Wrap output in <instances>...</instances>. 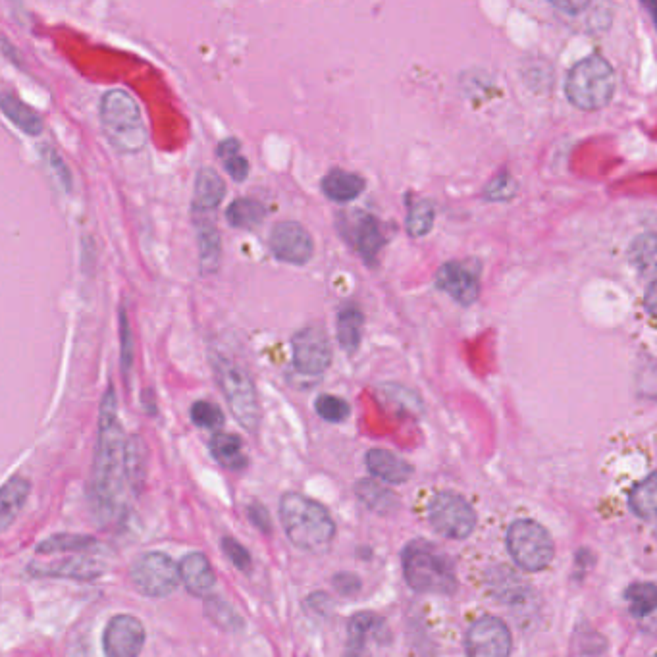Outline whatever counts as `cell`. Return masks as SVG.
Wrapping results in <instances>:
<instances>
[{"mask_svg": "<svg viewBox=\"0 0 657 657\" xmlns=\"http://www.w3.org/2000/svg\"><path fill=\"white\" fill-rule=\"evenodd\" d=\"M126 486V432L118 415L116 390L110 382L99 409V432L89 482L91 513L103 528L124 523L128 515Z\"/></svg>", "mask_w": 657, "mask_h": 657, "instance_id": "6da1fadb", "label": "cell"}, {"mask_svg": "<svg viewBox=\"0 0 657 657\" xmlns=\"http://www.w3.org/2000/svg\"><path fill=\"white\" fill-rule=\"evenodd\" d=\"M280 521L291 544L303 552H326L336 536L330 513L301 494H284L280 500Z\"/></svg>", "mask_w": 657, "mask_h": 657, "instance_id": "7a4b0ae2", "label": "cell"}, {"mask_svg": "<svg viewBox=\"0 0 657 657\" xmlns=\"http://www.w3.org/2000/svg\"><path fill=\"white\" fill-rule=\"evenodd\" d=\"M101 128L108 143L124 153L135 155L147 143V128L141 108L126 89H108L99 105Z\"/></svg>", "mask_w": 657, "mask_h": 657, "instance_id": "3957f363", "label": "cell"}, {"mask_svg": "<svg viewBox=\"0 0 657 657\" xmlns=\"http://www.w3.org/2000/svg\"><path fill=\"white\" fill-rule=\"evenodd\" d=\"M401 559L405 580L415 592L449 596L457 590L453 563L434 544L415 540L405 546Z\"/></svg>", "mask_w": 657, "mask_h": 657, "instance_id": "277c9868", "label": "cell"}, {"mask_svg": "<svg viewBox=\"0 0 657 657\" xmlns=\"http://www.w3.org/2000/svg\"><path fill=\"white\" fill-rule=\"evenodd\" d=\"M209 361L214 370V378L226 397L232 415L247 432L255 434L261 422V409H259L257 390L249 372L218 351H211Z\"/></svg>", "mask_w": 657, "mask_h": 657, "instance_id": "5b68a950", "label": "cell"}, {"mask_svg": "<svg viewBox=\"0 0 657 657\" xmlns=\"http://www.w3.org/2000/svg\"><path fill=\"white\" fill-rule=\"evenodd\" d=\"M615 93V72L600 54L577 62L565 79V95L580 110H600L611 103Z\"/></svg>", "mask_w": 657, "mask_h": 657, "instance_id": "8992f818", "label": "cell"}, {"mask_svg": "<svg viewBox=\"0 0 657 657\" xmlns=\"http://www.w3.org/2000/svg\"><path fill=\"white\" fill-rule=\"evenodd\" d=\"M507 550L513 561L528 573L544 571L555 555L550 532L530 519H519L509 526Z\"/></svg>", "mask_w": 657, "mask_h": 657, "instance_id": "52a82bcc", "label": "cell"}, {"mask_svg": "<svg viewBox=\"0 0 657 657\" xmlns=\"http://www.w3.org/2000/svg\"><path fill=\"white\" fill-rule=\"evenodd\" d=\"M135 590L147 598H168L180 584L178 565L162 552L141 553L130 569Z\"/></svg>", "mask_w": 657, "mask_h": 657, "instance_id": "ba28073f", "label": "cell"}, {"mask_svg": "<svg viewBox=\"0 0 657 657\" xmlns=\"http://www.w3.org/2000/svg\"><path fill=\"white\" fill-rule=\"evenodd\" d=\"M430 525L449 540H465L476 526V515L469 501L453 492L436 494L428 505Z\"/></svg>", "mask_w": 657, "mask_h": 657, "instance_id": "9c48e42d", "label": "cell"}, {"mask_svg": "<svg viewBox=\"0 0 657 657\" xmlns=\"http://www.w3.org/2000/svg\"><path fill=\"white\" fill-rule=\"evenodd\" d=\"M293 367L305 376H320L332 363V347L322 326L311 324L299 330L293 340Z\"/></svg>", "mask_w": 657, "mask_h": 657, "instance_id": "30bf717a", "label": "cell"}, {"mask_svg": "<svg viewBox=\"0 0 657 657\" xmlns=\"http://www.w3.org/2000/svg\"><path fill=\"white\" fill-rule=\"evenodd\" d=\"M145 625L128 613L114 615L103 632L105 657H139L145 648Z\"/></svg>", "mask_w": 657, "mask_h": 657, "instance_id": "8fae6325", "label": "cell"}, {"mask_svg": "<svg viewBox=\"0 0 657 657\" xmlns=\"http://www.w3.org/2000/svg\"><path fill=\"white\" fill-rule=\"evenodd\" d=\"M511 646L513 642L507 625L492 615L474 621L467 632L469 657H509Z\"/></svg>", "mask_w": 657, "mask_h": 657, "instance_id": "7c38bea8", "label": "cell"}, {"mask_svg": "<svg viewBox=\"0 0 657 657\" xmlns=\"http://www.w3.org/2000/svg\"><path fill=\"white\" fill-rule=\"evenodd\" d=\"M270 251L282 263L307 264L313 259L315 243L311 234L299 222H280L272 228Z\"/></svg>", "mask_w": 657, "mask_h": 657, "instance_id": "4fadbf2b", "label": "cell"}, {"mask_svg": "<svg viewBox=\"0 0 657 657\" xmlns=\"http://www.w3.org/2000/svg\"><path fill=\"white\" fill-rule=\"evenodd\" d=\"M342 216L345 220L342 230L347 236V241L355 247V251L363 257L365 263H376V257L386 243L378 220L367 212H353Z\"/></svg>", "mask_w": 657, "mask_h": 657, "instance_id": "5bb4252c", "label": "cell"}, {"mask_svg": "<svg viewBox=\"0 0 657 657\" xmlns=\"http://www.w3.org/2000/svg\"><path fill=\"white\" fill-rule=\"evenodd\" d=\"M105 571V565L89 555H70L47 565L31 563L27 567V573L37 579L97 580L105 575Z\"/></svg>", "mask_w": 657, "mask_h": 657, "instance_id": "9a60e30c", "label": "cell"}, {"mask_svg": "<svg viewBox=\"0 0 657 657\" xmlns=\"http://www.w3.org/2000/svg\"><path fill=\"white\" fill-rule=\"evenodd\" d=\"M436 288L446 291L459 305L469 307L478 299L480 280L471 264L449 261L436 272Z\"/></svg>", "mask_w": 657, "mask_h": 657, "instance_id": "2e32d148", "label": "cell"}, {"mask_svg": "<svg viewBox=\"0 0 657 657\" xmlns=\"http://www.w3.org/2000/svg\"><path fill=\"white\" fill-rule=\"evenodd\" d=\"M370 640H388L384 621L374 613H357L347 625V650L345 657H370Z\"/></svg>", "mask_w": 657, "mask_h": 657, "instance_id": "e0dca14e", "label": "cell"}, {"mask_svg": "<svg viewBox=\"0 0 657 657\" xmlns=\"http://www.w3.org/2000/svg\"><path fill=\"white\" fill-rule=\"evenodd\" d=\"M180 582L193 596H207L216 584V577L205 553H187L178 565Z\"/></svg>", "mask_w": 657, "mask_h": 657, "instance_id": "ac0fdd59", "label": "cell"}, {"mask_svg": "<svg viewBox=\"0 0 657 657\" xmlns=\"http://www.w3.org/2000/svg\"><path fill=\"white\" fill-rule=\"evenodd\" d=\"M226 197V184L212 168H201L193 187V211L197 216L216 211Z\"/></svg>", "mask_w": 657, "mask_h": 657, "instance_id": "d6986e66", "label": "cell"}, {"mask_svg": "<svg viewBox=\"0 0 657 657\" xmlns=\"http://www.w3.org/2000/svg\"><path fill=\"white\" fill-rule=\"evenodd\" d=\"M31 484L24 476H12L0 486V534L6 532L24 511Z\"/></svg>", "mask_w": 657, "mask_h": 657, "instance_id": "ffe728a7", "label": "cell"}, {"mask_svg": "<svg viewBox=\"0 0 657 657\" xmlns=\"http://www.w3.org/2000/svg\"><path fill=\"white\" fill-rule=\"evenodd\" d=\"M367 467L376 478L388 484H403L411 478L413 467L386 449H370L367 453Z\"/></svg>", "mask_w": 657, "mask_h": 657, "instance_id": "44dd1931", "label": "cell"}, {"mask_svg": "<svg viewBox=\"0 0 657 657\" xmlns=\"http://www.w3.org/2000/svg\"><path fill=\"white\" fill-rule=\"evenodd\" d=\"M322 191L334 203H349L365 191V180L357 174L334 168L324 176Z\"/></svg>", "mask_w": 657, "mask_h": 657, "instance_id": "7402d4cb", "label": "cell"}, {"mask_svg": "<svg viewBox=\"0 0 657 657\" xmlns=\"http://www.w3.org/2000/svg\"><path fill=\"white\" fill-rule=\"evenodd\" d=\"M197 243H199L201 272L214 274L222 259V239L211 220L197 218Z\"/></svg>", "mask_w": 657, "mask_h": 657, "instance_id": "603a6c76", "label": "cell"}, {"mask_svg": "<svg viewBox=\"0 0 657 657\" xmlns=\"http://www.w3.org/2000/svg\"><path fill=\"white\" fill-rule=\"evenodd\" d=\"M0 110L4 112V116L22 132L27 135H41L43 133V118L31 108L26 105L20 97L12 95V93H2L0 95Z\"/></svg>", "mask_w": 657, "mask_h": 657, "instance_id": "cb8c5ba5", "label": "cell"}, {"mask_svg": "<svg viewBox=\"0 0 657 657\" xmlns=\"http://www.w3.org/2000/svg\"><path fill=\"white\" fill-rule=\"evenodd\" d=\"M147 465H149V449L143 438L130 436L126 440V482L135 494H139L147 480Z\"/></svg>", "mask_w": 657, "mask_h": 657, "instance_id": "d4e9b609", "label": "cell"}, {"mask_svg": "<svg viewBox=\"0 0 657 657\" xmlns=\"http://www.w3.org/2000/svg\"><path fill=\"white\" fill-rule=\"evenodd\" d=\"M212 457L228 471H243L247 467V457L243 453V444L234 434H214L211 438Z\"/></svg>", "mask_w": 657, "mask_h": 657, "instance_id": "484cf974", "label": "cell"}, {"mask_svg": "<svg viewBox=\"0 0 657 657\" xmlns=\"http://www.w3.org/2000/svg\"><path fill=\"white\" fill-rule=\"evenodd\" d=\"M365 315L357 305L343 307L338 315V342L345 353H355L363 340Z\"/></svg>", "mask_w": 657, "mask_h": 657, "instance_id": "4316f807", "label": "cell"}, {"mask_svg": "<svg viewBox=\"0 0 657 657\" xmlns=\"http://www.w3.org/2000/svg\"><path fill=\"white\" fill-rule=\"evenodd\" d=\"M355 494L370 511H374L378 515L388 517V515H394L395 511L399 509V500L395 498L394 492H390L388 488L380 486L374 480H359L355 486Z\"/></svg>", "mask_w": 657, "mask_h": 657, "instance_id": "83f0119b", "label": "cell"}, {"mask_svg": "<svg viewBox=\"0 0 657 657\" xmlns=\"http://www.w3.org/2000/svg\"><path fill=\"white\" fill-rule=\"evenodd\" d=\"M99 548V540L87 534H54L47 540L39 542L35 552L39 555H53V553L93 552Z\"/></svg>", "mask_w": 657, "mask_h": 657, "instance_id": "f1b7e54d", "label": "cell"}, {"mask_svg": "<svg viewBox=\"0 0 657 657\" xmlns=\"http://www.w3.org/2000/svg\"><path fill=\"white\" fill-rule=\"evenodd\" d=\"M490 590L492 596L500 598L505 604H519L525 598V586L507 567H496L490 571Z\"/></svg>", "mask_w": 657, "mask_h": 657, "instance_id": "f546056e", "label": "cell"}, {"mask_svg": "<svg viewBox=\"0 0 657 657\" xmlns=\"http://www.w3.org/2000/svg\"><path fill=\"white\" fill-rule=\"evenodd\" d=\"M264 216H266V209H264L263 203H259L255 199H247V197L236 199L226 211L228 224L239 230H251V228L259 226L263 222Z\"/></svg>", "mask_w": 657, "mask_h": 657, "instance_id": "4dcf8cb0", "label": "cell"}, {"mask_svg": "<svg viewBox=\"0 0 657 657\" xmlns=\"http://www.w3.org/2000/svg\"><path fill=\"white\" fill-rule=\"evenodd\" d=\"M656 473H650L636 488L629 494V505L631 511L644 519V521H654L656 517Z\"/></svg>", "mask_w": 657, "mask_h": 657, "instance_id": "1f68e13d", "label": "cell"}, {"mask_svg": "<svg viewBox=\"0 0 657 657\" xmlns=\"http://www.w3.org/2000/svg\"><path fill=\"white\" fill-rule=\"evenodd\" d=\"M625 600L629 602L632 617L644 619L652 615L657 607V590L654 582H636L625 590Z\"/></svg>", "mask_w": 657, "mask_h": 657, "instance_id": "d6a6232c", "label": "cell"}, {"mask_svg": "<svg viewBox=\"0 0 657 657\" xmlns=\"http://www.w3.org/2000/svg\"><path fill=\"white\" fill-rule=\"evenodd\" d=\"M205 613L211 619L212 625L224 632H239L243 629V619L236 609L222 598H207Z\"/></svg>", "mask_w": 657, "mask_h": 657, "instance_id": "836d02e7", "label": "cell"}, {"mask_svg": "<svg viewBox=\"0 0 657 657\" xmlns=\"http://www.w3.org/2000/svg\"><path fill=\"white\" fill-rule=\"evenodd\" d=\"M382 397L386 405H392L395 413L399 415H421L422 403L421 399L415 395V392L399 386V384H386L382 386Z\"/></svg>", "mask_w": 657, "mask_h": 657, "instance_id": "e575fe53", "label": "cell"}, {"mask_svg": "<svg viewBox=\"0 0 657 657\" xmlns=\"http://www.w3.org/2000/svg\"><path fill=\"white\" fill-rule=\"evenodd\" d=\"M239 151H241V145H239V141H237L236 137H228V139H224V141L218 145V149H216L218 157L224 162L226 172H228L236 182H243V180L249 176V162H247V158L243 157Z\"/></svg>", "mask_w": 657, "mask_h": 657, "instance_id": "d590c367", "label": "cell"}, {"mask_svg": "<svg viewBox=\"0 0 657 657\" xmlns=\"http://www.w3.org/2000/svg\"><path fill=\"white\" fill-rule=\"evenodd\" d=\"M657 241L654 234L636 237L629 247V261L640 274H652L656 268Z\"/></svg>", "mask_w": 657, "mask_h": 657, "instance_id": "8d00e7d4", "label": "cell"}, {"mask_svg": "<svg viewBox=\"0 0 657 657\" xmlns=\"http://www.w3.org/2000/svg\"><path fill=\"white\" fill-rule=\"evenodd\" d=\"M434 220H436V209L430 201L415 203L409 211L407 222H405L409 236L424 237L426 234H430Z\"/></svg>", "mask_w": 657, "mask_h": 657, "instance_id": "74e56055", "label": "cell"}, {"mask_svg": "<svg viewBox=\"0 0 657 657\" xmlns=\"http://www.w3.org/2000/svg\"><path fill=\"white\" fill-rule=\"evenodd\" d=\"M189 417L195 426L205 430H218L224 424V413L211 401H197L189 409Z\"/></svg>", "mask_w": 657, "mask_h": 657, "instance_id": "f35d334b", "label": "cell"}, {"mask_svg": "<svg viewBox=\"0 0 657 657\" xmlns=\"http://www.w3.org/2000/svg\"><path fill=\"white\" fill-rule=\"evenodd\" d=\"M315 411L320 419L334 422V424L345 421L351 413L347 401H343L342 397H334V395H318V399L315 401Z\"/></svg>", "mask_w": 657, "mask_h": 657, "instance_id": "ab89813d", "label": "cell"}, {"mask_svg": "<svg viewBox=\"0 0 657 657\" xmlns=\"http://www.w3.org/2000/svg\"><path fill=\"white\" fill-rule=\"evenodd\" d=\"M39 151H41V157H43V160L47 162L49 170L53 172L54 180L58 182V185H60L64 191H72V187H74V176H72L68 164L64 162V158L60 157V155L54 151L53 147H49V145H41Z\"/></svg>", "mask_w": 657, "mask_h": 657, "instance_id": "60d3db41", "label": "cell"}, {"mask_svg": "<svg viewBox=\"0 0 657 657\" xmlns=\"http://www.w3.org/2000/svg\"><path fill=\"white\" fill-rule=\"evenodd\" d=\"M515 195H517V182L513 180V176L507 170L500 172L490 184L484 187V197L494 203L509 201Z\"/></svg>", "mask_w": 657, "mask_h": 657, "instance_id": "b9f144b4", "label": "cell"}, {"mask_svg": "<svg viewBox=\"0 0 657 657\" xmlns=\"http://www.w3.org/2000/svg\"><path fill=\"white\" fill-rule=\"evenodd\" d=\"M120 347H122V372L124 378H128L132 374L133 367V336L128 311L124 307L120 309Z\"/></svg>", "mask_w": 657, "mask_h": 657, "instance_id": "7bdbcfd3", "label": "cell"}, {"mask_svg": "<svg viewBox=\"0 0 657 657\" xmlns=\"http://www.w3.org/2000/svg\"><path fill=\"white\" fill-rule=\"evenodd\" d=\"M222 550L226 553V557L234 563V567L239 571H249L251 567V553L247 552L236 538H222Z\"/></svg>", "mask_w": 657, "mask_h": 657, "instance_id": "ee69618b", "label": "cell"}, {"mask_svg": "<svg viewBox=\"0 0 657 657\" xmlns=\"http://www.w3.org/2000/svg\"><path fill=\"white\" fill-rule=\"evenodd\" d=\"M332 584L342 596H355L361 590V579L351 573H338L332 580Z\"/></svg>", "mask_w": 657, "mask_h": 657, "instance_id": "f6af8a7d", "label": "cell"}, {"mask_svg": "<svg viewBox=\"0 0 657 657\" xmlns=\"http://www.w3.org/2000/svg\"><path fill=\"white\" fill-rule=\"evenodd\" d=\"M247 515H249V521L257 526L261 532H264V534L270 532V528H272V525H270V515H268V511H266L263 503H259V501L251 503L249 509H247Z\"/></svg>", "mask_w": 657, "mask_h": 657, "instance_id": "bcb514c9", "label": "cell"}, {"mask_svg": "<svg viewBox=\"0 0 657 657\" xmlns=\"http://www.w3.org/2000/svg\"><path fill=\"white\" fill-rule=\"evenodd\" d=\"M553 8L569 14V16H579L582 10H586L590 6V2L582 0V2H571V0H565V2H552Z\"/></svg>", "mask_w": 657, "mask_h": 657, "instance_id": "7dc6e473", "label": "cell"}, {"mask_svg": "<svg viewBox=\"0 0 657 657\" xmlns=\"http://www.w3.org/2000/svg\"><path fill=\"white\" fill-rule=\"evenodd\" d=\"M0 51H2V54H4L6 58H10L16 66H22V58H20V54L16 53L14 45H12L4 35H0Z\"/></svg>", "mask_w": 657, "mask_h": 657, "instance_id": "c3c4849f", "label": "cell"}, {"mask_svg": "<svg viewBox=\"0 0 657 657\" xmlns=\"http://www.w3.org/2000/svg\"><path fill=\"white\" fill-rule=\"evenodd\" d=\"M644 303H646V309H648V313L654 316V311H656V282H654V280H652V282H650V286H648V291H646V299H644Z\"/></svg>", "mask_w": 657, "mask_h": 657, "instance_id": "681fc988", "label": "cell"}]
</instances>
